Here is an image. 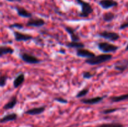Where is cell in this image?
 Wrapping results in <instances>:
<instances>
[{
    "label": "cell",
    "instance_id": "5b68a950",
    "mask_svg": "<svg viewBox=\"0 0 128 127\" xmlns=\"http://www.w3.org/2000/svg\"><path fill=\"white\" fill-rule=\"evenodd\" d=\"M99 36L101 38H104L105 39L109 40L112 42L118 41L120 38V36L118 33L115 32H111V31H103L100 32L98 34Z\"/></svg>",
    "mask_w": 128,
    "mask_h": 127
},
{
    "label": "cell",
    "instance_id": "277c9868",
    "mask_svg": "<svg viewBox=\"0 0 128 127\" xmlns=\"http://www.w3.org/2000/svg\"><path fill=\"white\" fill-rule=\"evenodd\" d=\"M20 57L22 61L29 64H37L41 62V60L39 59L36 56L28 52H21Z\"/></svg>",
    "mask_w": 128,
    "mask_h": 127
},
{
    "label": "cell",
    "instance_id": "8fae6325",
    "mask_svg": "<svg viewBox=\"0 0 128 127\" xmlns=\"http://www.w3.org/2000/svg\"><path fill=\"white\" fill-rule=\"evenodd\" d=\"M76 55L78 57H82V58H91V57L95 56V54L94 52H91L90 50L86 49L84 48L78 49H76Z\"/></svg>",
    "mask_w": 128,
    "mask_h": 127
},
{
    "label": "cell",
    "instance_id": "6da1fadb",
    "mask_svg": "<svg viewBox=\"0 0 128 127\" xmlns=\"http://www.w3.org/2000/svg\"><path fill=\"white\" fill-rule=\"evenodd\" d=\"M112 56L110 54H102L95 56L91 58L86 59L85 62L91 65H96L101 64L104 62H108L112 59Z\"/></svg>",
    "mask_w": 128,
    "mask_h": 127
},
{
    "label": "cell",
    "instance_id": "603a6c76",
    "mask_svg": "<svg viewBox=\"0 0 128 127\" xmlns=\"http://www.w3.org/2000/svg\"><path fill=\"white\" fill-rule=\"evenodd\" d=\"M124 108H108V109L104 110L101 112V113H103V114L105 115H108V114H110V113H114L115 112H117V111L120 110H122Z\"/></svg>",
    "mask_w": 128,
    "mask_h": 127
},
{
    "label": "cell",
    "instance_id": "4dcf8cb0",
    "mask_svg": "<svg viewBox=\"0 0 128 127\" xmlns=\"http://www.w3.org/2000/svg\"><path fill=\"white\" fill-rule=\"evenodd\" d=\"M126 51H128V45H127V46H126Z\"/></svg>",
    "mask_w": 128,
    "mask_h": 127
},
{
    "label": "cell",
    "instance_id": "ac0fdd59",
    "mask_svg": "<svg viewBox=\"0 0 128 127\" xmlns=\"http://www.w3.org/2000/svg\"><path fill=\"white\" fill-rule=\"evenodd\" d=\"M14 52V49L10 46H0V57L4 55L7 54H12Z\"/></svg>",
    "mask_w": 128,
    "mask_h": 127
},
{
    "label": "cell",
    "instance_id": "3957f363",
    "mask_svg": "<svg viewBox=\"0 0 128 127\" xmlns=\"http://www.w3.org/2000/svg\"><path fill=\"white\" fill-rule=\"evenodd\" d=\"M98 48L104 54L115 52L118 50L119 47L108 42H100L98 43Z\"/></svg>",
    "mask_w": 128,
    "mask_h": 127
},
{
    "label": "cell",
    "instance_id": "9c48e42d",
    "mask_svg": "<svg viewBox=\"0 0 128 127\" xmlns=\"http://www.w3.org/2000/svg\"><path fill=\"white\" fill-rule=\"evenodd\" d=\"M98 4L104 9H108L118 5V2L114 0H100Z\"/></svg>",
    "mask_w": 128,
    "mask_h": 127
},
{
    "label": "cell",
    "instance_id": "7a4b0ae2",
    "mask_svg": "<svg viewBox=\"0 0 128 127\" xmlns=\"http://www.w3.org/2000/svg\"><path fill=\"white\" fill-rule=\"evenodd\" d=\"M76 1L81 7V12L78 14L80 17H87L94 12V9L89 2L84 0H76Z\"/></svg>",
    "mask_w": 128,
    "mask_h": 127
},
{
    "label": "cell",
    "instance_id": "e0dca14e",
    "mask_svg": "<svg viewBox=\"0 0 128 127\" xmlns=\"http://www.w3.org/2000/svg\"><path fill=\"white\" fill-rule=\"evenodd\" d=\"M25 79V75L24 73H21L20 74L18 75L16 77H15L14 80L13 81V87L14 88H16L18 87H20V85H22Z\"/></svg>",
    "mask_w": 128,
    "mask_h": 127
},
{
    "label": "cell",
    "instance_id": "8992f818",
    "mask_svg": "<svg viewBox=\"0 0 128 127\" xmlns=\"http://www.w3.org/2000/svg\"><path fill=\"white\" fill-rule=\"evenodd\" d=\"M46 22L41 17H31L29 19L28 21L26 22V26L29 27H40L43 26L45 24Z\"/></svg>",
    "mask_w": 128,
    "mask_h": 127
},
{
    "label": "cell",
    "instance_id": "ba28073f",
    "mask_svg": "<svg viewBox=\"0 0 128 127\" xmlns=\"http://www.w3.org/2000/svg\"><path fill=\"white\" fill-rule=\"evenodd\" d=\"M104 97L105 96H102V97L98 96V97H92V98H82V99H81L80 102L83 103V104L92 105L98 104V103L102 102L104 98Z\"/></svg>",
    "mask_w": 128,
    "mask_h": 127
},
{
    "label": "cell",
    "instance_id": "5bb4252c",
    "mask_svg": "<svg viewBox=\"0 0 128 127\" xmlns=\"http://www.w3.org/2000/svg\"><path fill=\"white\" fill-rule=\"evenodd\" d=\"M65 31L68 33L70 35V37L71 39V41L73 42H79L80 41V37L78 34H76L75 30L72 27H70V26H64Z\"/></svg>",
    "mask_w": 128,
    "mask_h": 127
},
{
    "label": "cell",
    "instance_id": "cb8c5ba5",
    "mask_svg": "<svg viewBox=\"0 0 128 127\" xmlns=\"http://www.w3.org/2000/svg\"><path fill=\"white\" fill-rule=\"evenodd\" d=\"M88 92H89L88 88H83V89L80 90L79 92H78V93L76 95V97L78 98H82V97H84V96H86V95L88 93Z\"/></svg>",
    "mask_w": 128,
    "mask_h": 127
},
{
    "label": "cell",
    "instance_id": "d6986e66",
    "mask_svg": "<svg viewBox=\"0 0 128 127\" xmlns=\"http://www.w3.org/2000/svg\"><path fill=\"white\" fill-rule=\"evenodd\" d=\"M66 46L68 48H73V49H81V48H84L85 47L84 44L82 43V42H73V41H71V42H67L66 44Z\"/></svg>",
    "mask_w": 128,
    "mask_h": 127
},
{
    "label": "cell",
    "instance_id": "4316f807",
    "mask_svg": "<svg viewBox=\"0 0 128 127\" xmlns=\"http://www.w3.org/2000/svg\"><path fill=\"white\" fill-rule=\"evenodd\" d=\"M54 100L57 102H60L61 103H64V104H66L68 103L67 100L66 98H62V97H56V98H54Z\"/></svg>",
    "mask_w": 128,
    "mask_h": 127
},
{
    "label": "cell",
    "instance_id": "f546056e",
    "mask_svg": "<svg viewBox=\"0 0 128 127\" xmlns=\"http://www.w3.org/2000/svg\"><path fill=\"white\" fill-rule=\"evenodd\" d=\"M6 1H9V2H21L22 0H6Z\"/></svg>",
    "mask_w": 128,
    "mask_h": 127
},
{
    "label": "cell",
    "instance_id": "52a82bcc",
    "mask_svg": "<svg viewBox=\"0 0 128 127\" xmlns=\"http://www.w3.org/2000/svg\"><path fill=\"white\" fill-rule=\"evenodd\" d=\"M14 36L15 41H17V42H21V41L26 42V41H30V40H32L33 39V37L31 35L22 33V32H19V31H14Z\"/></svg>",
    "mask_w": 128,
    "mask_h": 127
},
{
    "label": "cell",
    "instance_id": "7c38bea8",
    "mask_svg": "<svg viewBox=\"0 0 128 127\" xmlns=\"http://www.w3.org/2000/svg\"><path fill=\"white\" fill-rule=\"evenodd\" d=\"M17 14L20 17H24V18H31L32 17V14L31 12L26 10L24 7H21V6H16L14 7Z\"/></svg>",
    "mask_w": 128,
    "mask_h": 127
},
{
    "label": "cell",
    "instance_id": "7402d4cb",
    "mask_svg": "<svg viewBox=\"0 0 128 127\" xmlns=\"http://www.w3.org/2000/svg\"><path fill=\"white\" fill-rule=\"evenodd\" d=\"M97 127H124V125L120 123H102L97 126Z\"/></svg>",
    "mask_w": 128,
    "mask_h": 127
},
{
    "label": "cell",
    "instance_id": "44dd1931",
    "mask_svg": "<svg viewBox=\"0 0 128 127\" xmlns=\"http://www.w3.org/2000/svg\"><path fill=\"white\" fill-rule=\"evenodd\" d=\"M111 101L112 102H120L122 101L128 100V93L127 94L121 95L119 96H114L110 98Z\"/></svg>",
    "mask_w": 128,
    "mask_h": 127
},
{
    "label": "cell",
    "instance_id": "2e32d148",
    "mask_svg": "<svg viewBox=\"0 0 128 127\" xmlns=\"http://www.w3.org/2000/svg\"><path fill=\"white\" fill-rule=\"evenodd\" d=\"M18 103V99L16 96H12L11 98V99L3 106V109L5 110H11L13 109L16 105Z\"/></svg>",
    "mask_w": 128,
    "mask_h": 127
},
{
    "label": "cell",
    "instance_id": "9a60e30c",
    "mask_svg": "<svg viewBox=\"0 0 128 127\" xmlns=\"http://www.w3.org/2000/svg\"><path fill=\"white\" fill-rule=\"evenodd\" d=\"M18 115L16 113H11L6 115L2 118H0V123H4L8 122L15 121L18 118Z\"/></svg>",
    "mask_w": 128,
    "mask_h": 127
},
{
    "label": "cell",
    "instance_id": "4fadbf2b",
    "mask_svg": "<svg viewBox=\"0 0 128 127\" xmlns=\"http://www.w3.org/2000/svg\"><path fill=\"white\" fill-rule=\"evenodd\" d=\"M46 110V107L45 106H41L39 107H34L31 109H29L24 112L25 114L29 115H38L43 113Z\"/></svg>",
    "mask_w": 128,
    "mask_h": 127
},
{
    "label": "cell",
    "instance_id": "f1b7e54d",
    "mask_svg": "<svg viewBox=\"0 0 128 127\" xmlns=\"http://www.w3.org/2000/svg\"><path fill=\"white\" fill-rule=\"evenodd\" d=\"M127 27H128V21H127V22H123V23L121 24V26H120V29H124L127 28Z\"/></svg>",
    "mask_w": 128,
    "mask_h": 127
},
{
    "label": "cell",
    "instance_id": "30bf717a",
    "mask_svg": "<svg viewBox=\"0 0 128 127\" xmlns=\"http://www.w3.org/2000/svg\"><path fill=\"white\" fill-rule=\"evenodd\" d=\"M114 68L120 72H124L128 68V58L121 59L116 62L114 65Z\"/></svg>",
    "mask_w": 128,
    "mask_h": 127
},
{
    "label": "cell",
    "instance_id": "83f0119b",
    "mask_svg": "<svg viewBox=\"0 0 128 127\" xmlns=\"http://www.w3.org/2000/svg\"><path fill=\"white\" fill-rule=\"evenodd\" d=\"M10 28H17V29H22L23 27V25L21 23H14L10 26Z\"/></svg>",
    "mask_w": 128,
    "mask_h": 127
},
{
    "label": "cell",
    "instance_id": "d4e9b609",
    "mask_svg": "<svg viewBox=\"0 0 128 127\" xmlns=\"http://www.w3.org/2000/svg\"><path fill=\"white\" fill-rule=\"evenodd\" d=\"M8 78V77L6 75H2L0 76V87H3L6 85Z\"/></svg>",
    "mask_w": 128,
    "mask_h": 127
},
{
    "label": "cell",
    "instance_id": "484cf974",
    "mask_svg": "<svg viewBox=\"0 0 128 127\" xmlns=\"http://www.w3.org/2000/svg\"><path fill=\"white\" fill-rule=\"evenodd\" d=\"M94 76V74H92L91 72H88V71H85L82 73V77L84 79H90V78H92Z\"/></svg>",
    "mask_w": 128,
    "mask_h": 127
},
{
    "label": "cell",
    "instance_id": "ffe728a7",
    "mask_svg": "<svg viewBox=\"0 0 128 127\" xmlns=\"http://www.w3.org/2000/svg\"><path fill=\"white\" fill-rule=\"evenodd\" d=\"M115 17H116V15L114 13L112 12H107L102 14V18L105 22H111L115 18Z\"/></svg>",
    "mask_w": 128,
    "mask_h": 127
}]
</instances>
